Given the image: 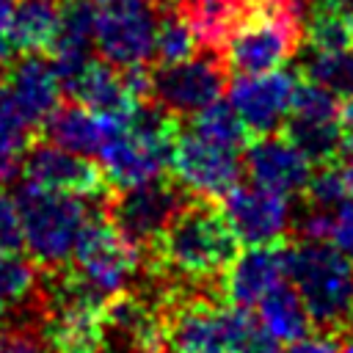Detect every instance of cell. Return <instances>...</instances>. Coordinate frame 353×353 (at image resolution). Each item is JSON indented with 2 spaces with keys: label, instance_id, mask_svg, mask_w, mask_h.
Wrapping results in <instances>:
<instances>
[{
  "label": "cell",
  "instance_id": "6da1fadb",
  "mask_svg": "<svg viewBox=\"0 0 353 353\" xmlns=\"http://www.w3.org/2000/svg\"><path fill=\"white\" fill-rule=\"evenodd\" d=\"M176 135V119L152 99H141L127 116H105L97 152L105 182L121 190L157 179L171 165Z\"/></svg>",
  "mask_w": 353,
  "mask_h": 353
},
{
  "label": "cell",
  "instance_id": "7a4b0ae2",
  "mask_svg": "<svg viewBox=\"0 0 353 353\" xmlns=\"http://www.w3.org/2000/svg\"><path fill=\"white\" fill-rule=\"evenodd\" d=\"M157 265L188 287L218 281L237 254V237L221 210L210 204H185L152 245Z\"/></svg>",
  "mask_w": 353,
  "mask_h": 353
},
{
  "label": "cell",
  "instance_id": "3957f363",
  "mask_svg": "<svg viewBox=\"0 0 353 353\" xmlns=\"http://www.w3.org/2000/svg\"><path fill=\"white\" fill-rule=\"evenodd\" d=\"M14 201L19 212L22 248L30 259L47 270L66 268L85 229L97 218L94 199L25 182L14 193Z\"/></svg>",
  "mask_w": 353,
  "mask_h": 353
},
{
  "label": "cell",
  "instance_id": "277c9868",
  "mask_svg": "<svg viewBox=\"0 0 353 353\" xmlns=\"http://www.w3.org/2000/svg\"><path fill=\"white\" fill-rule=\"evenodd\" d=\"M287 281L298 290L312 323L325 331L353 323V259L328 240H306L287 248Z\"/></svg>",
  "mask_w": 353,
  "mask_h": 353
},
{
  "label": "cell",
  "instance_id": "5b68a950",
  "mask_svg": "<svg viewBox=\"0 0 353 353\" xmlns=\"http://www.w3.org/2000/svg\"><path fill=\"white\" fill-rule=\"evenodd\" d=\"M141 248L130 243L110 221L94 218L85 229L66 276L72 284L99 306H108L113 298L124 295L138 276Z\"/></svg>",
  "mask_w": 353,
  "mask_h": 353
},
{
  "label": "cell",
  "instance_id": "8992f818",
  "mask_svg": "<svg viewBox=\"0 0 353 353\" xmlns=\"http://www.w3.org/2000/svg\"><path fill=\"white\" fill-rule=\"evenodd\" d=\"M251 323L248 309L188 295L163 314L160 353H234Z\"/></svg>",
  "mask_w": 353,
  "mask_h": 353
},
{
  "label": "cell",
  "instance_id": "52a82bcc",
  "mask_svg": "<svg viewBox=\"0 0 353 353\" xmlns=\"http://www.w3.org/2000/svg\"><path fill=\"white\" fill-rule=\"evenodd\" d=\"M160 14L157 0H94V47L119 69L146 66Z\"/></svg>",
  "mask_w": 353,
  "mask_h": 353
},
{
  "label": "cell",
  "instance_id": "ba28073f",
  "mask_svg": "<svg viewBox=\"0 0 353 353\" xmlns=\"http://www.w3.org/2000/svg\"><path fill=\"white\" fill-rule=\"evenodd\" d=\"M281 130L314 165L334 163L342 154L347 135L345 105L328 88L303 80L295 88L292 110Z\"/></svg>",
  "mask_w": 353,
  "mask_h": 353
},
{
  "label": "cell",
  "instance_id": "9c48e42d",
  "mask_svg": "<svg viewBox=\"0 0 353 353\" xmlns=\"http://www.w3.org/2000/svg\"><path fill=\"white\" fill-rule=\"evenodd\" d=\"M301 39L303 22L248 8L245 19L226 39L218 55L223 58L226 69H234L237 74H256L281 69L298 52Z\"/></svg>",
  "mask_w": 353,
  "mask_h": 353
},
{
  "label": "cell",
  "instance_id": "30bf717a",
  "mask_svg": "<svg viewBox=\"0 0 353 353\" xmlns=\"http://www.w3.org/2000/svg\"><path fill=\"white\" fill-rule=\"evenodd\" d=\"M226 88V63L218 52L190 55L176 63H157L152 72L149 99L168 110L174 119L196 116L207 105L218 102Z\"/></svg>",
  "mask_w": 353,
  "mask_h": 353
},
{
  "label": "cell",
  "instance_id": "8fae6325",
  "mask_svg": "<svg viewBox=\"0 0 353 353\" xmlns=\"http://www.w3.org/2000/svg\"><path fill=\"white\" fill-rule=\"evenodd\" d=\"M188 204V190L174 179H149L141 185L121 188V193L110 201L108 215L110 223L138 248H152L168 223Z\"/></svg>",
  "mask_w": 353,
  "mask_h": 353
},
{
  "label": "cell",
  "instance_id": "7c38bea8",
  "mask_svg": "<svg viewBox=\"0 0 353 353\" xmlns=\"http://www.w3.org/2000/svg\"><path fill=\"white\" fill-rule=\"evenodd\" d=\"M174 179L196 199H221L240 182L243 154L234 146L207 141L190 130L176 135L171 152Z\"/></svg>",
  "mask_w": 353,
  "mask_h": 353
},
{
  "label": "cell",
  "instance_id": "4fadbf2b",
  "mask_svg": "<svg viewBox=\"0 0 353 353\" xmlns=\"http://www.w3.org/2000/svg\"><path fill=\"white\" fill-rule=\"evenodd\" d=\"M221 215L243 245L279 243L292 226L290 196L262 188L256 182L234 185L221 196Z\"/></svg>",
  "mask_w": 353,
  "mask_h": 353
},
{
  "label": "cell",
  "instance_id": "5bb4252c",
  "mask_svg": "<svg viewBox=\"0 0 353 353\" xmlns=\"http://www.w3.org/2000/svg\"><path fill=\"white\" fill-rule=\"evenodd\" d=\"M298 77L284 69L237 74L229 83V105L251 135L279 132L292 110Z\"/></svg>",
  "mask_w": 353,
  "mask_h": 353
},
{
  "label": "cell",
  "instance_id": "9a60e30c",
  "mask_svg": "<svg viewBox=\"0 0 353 353\" xmlns=\"http://www.w3.org/2000/svg\"><path fill=\"white\" fill-rule=\"evenodd\" d=\"M243 171L251 182L270 188L284 196L306 193V185L314 174V163L287 138V135H256L245 143L243 152Z\"/></svg>",
  "mask_w": 353,
  "mask_h": 353
},
{
  "label": "cell",
  "instance_id": "2e32d148",
  "mask_svg": "<svg viewBox=\"0 0 353 353\" xmlns=\"http://www.w3.org/2000/svg\"><path fill=\"white\" fill-rule=\"evenodd\" d=\"M22 176H25V182L39 185V188L77 193V196H88V199L102 196V188H105L102 168H97L88 157L74 154L52 141L36 143L25 152Z\"/></svg>",
  "mask_w": 353,
  "mask_h": 353
},
{
  "label": "cell",
  "instance_id": "e0dca14e",
  "mask_svg": "<svg viewBox=\"0 0 353 353\" xmlns=\"http://www.w3.org/2000/svg\"><path fill=\"white\" fill-rule=\"evenodd\" d=\"M221 281L229 303L254 309L273 287L287 281V248L276 243L245 245V251L234 254V259L226 265Z\"/></svg>",
  "mask_w": 353,
  "mask_h": 353
},
{
  "label": "cell",
  "instance_id": "ac0fdd59",
  "mask_svg": "<svg viewBox=\"0 0 353 353\" xmlns=\"http://www.w3.org/2000/svg\"><path fill=\"white\" fill-rule=\"evenodd\" d=\"M6 85L36 127L44 124V119L58 108L63 91L52 61L39 52H25V58L14 61L6 72Z\"/></svg>",
  "mask_w": 353,
  "mask_h": 353
},
{
  "label": "cell",
  "instance_id": "d6986e66",
  "mask_svg": "<svg viewBox=\"0 0 353 353\" xmlns=\"http://www.w3.org/2000/svg\"><path fill=\"white\" fill-rule=\"evenodd\" d=\"M77 102L91 108L99 116H127L141 99L132 94L124 69L108 61H88L66 85Z\"/></svg>",
  "mask_w": 353,
  "mask_h": 353
},
{
  "label": "cell",
  "instance_id": "ffe728a7",
  "mask_svg": "<svg viewBox=\"0 0 353 353\" xmlns=\"http://www.w3.org/2000/svg\"><path fill=\"white\" fill-rule=\"evenodd\" d=\"M44 135L47 141L83 154V157H97L102 135H105V116L94 113L83 102H69L58 105L47 119H44Z\"/></svg>",
  "mask_w": 353,
  "mask_h": 353
},
{
  "label": "cell",
  "instance_id": "44dd1931",
  "mask_svg": "<svg viewBox=\"0 0 353 353\" xmlns=\"http://www.w3.org/2000/svg\"><path fill=\"white\" fill-rule=\"evenodd\" d=\"M182 19L199 39V47L221 52L226 39L248 14V0H179Z\"/></svg>",
  "mask_w": 353,
  "mask_h": 353
},
{
  "label": "cell",
  "instance_id": "7402d4cb",
  "mask_svg": "<svg viewBox=\"0 0 353 353\" xmlns=\"http://www.w3.org/2000/svg\"><path fill=\"white\" fill-rule=\"evenodd\" d=\"M33 130L36 124L17 105L8 85L0 83V188L22 174V160L30 149Z\"/></svg>",
  "mask_w": 353,
  "mask_h": 353
},
{
  "label": "cell",
  "instance_id": "603a6c76",
  "mask_svg": "<svg viewBox=\"0 0 353 353\" xmlns=\"http://www.w3.org/2000/svg\"><path fill=\"white\" fill-rule=\"evenodd\" d=\"M256 320L279 342H292V339L309 334V325H312V317H309L298 290L290 281H281L256 303Z\"/></svg>",
  "mask_w": 353,
  "mask_h": 353
},
{
  "label": "cell",
  "instance_id": "cb8c5ba5",
  "mask_svg": "<svg viewBox=\"0 0 353 353\" xmlns=\"http://www.w3.org/2000/svg\"><path fill=\"white\" fill-rule=\"evenodd\" d=\"M61 19V0H17L8 36L19 52H47Z\"/></svg>",
  "mask_w": 353,
  "mask_h": 353
},
{
  "label": "cell",
  "instance_id": "d4e9b609",
  "mask_svg": "<svg viewBox=\"0 0 353 353\" xmlns=\"http://www.w3.org/2000/svg\"><path fill=\"white\" fill-rule=\"evenodd\" d=\"M39 292L36 262L25 259L19 251L0 248V323L19 317Z\"/></svg>",
  "mask_w": 353,
  "mask_h": 353
},
{
  "label": "cell",
  "instance_id": "484cf974",
  "mask_svg": "<svg viewBox=\"0 0 353 353\" xmlns=\"http://www.w3.org/2000/svg\"><path fill=\"white\" fill-rule=\"evenodd\" d=\"M301 72L306 80L328 88L342 102H353V44L350 47H309L301 58Z\"/></svg>",
  "mask_w": 353,
  "mask_h": 353
},
{
  "label": "cell",
  "instance_id": "4316f807",
  "mask_svg": "<svg viewBox=\"0 0 353 353\" xmlns=\"http://www.w3.org/2000/svg\"><path fill=\"white\" fill-rule=\"evenodd\" d=\"M190 132L207 138V141H215V143H223V146H234V149H243L245 146V138H248V130L243 127L240 116L232 110V105L226 102H212L207 105L204 110H199L196 116H190Z\"/></svg>",
  "mask_w": 353,
  "mask_h": 353
},
{
  "label": "cell",
  "instance_id": "83f0119b",
  "mask_svg": "<svg viewBox=\"0 0 353 353\" xmlns=\"http://www.w3.org/2000/svg\"><path fill=\"white\" fill-rule=\"evenodd\" d=\"M199 52V39L190 25L182 19L179 11H163L154 36V61L157 63H176Z\"/></svg>",
  "mask_w": 353,
  "mask_h": 353
},
{
  "label": "cell",
  "instance_id": "f1b7e54d",
  "mask_svg": "<svg viewBox=\"0 0 353 353\" xmlns=\"http://www.w3.org/2000/svg\"><path fill=\"white\" fill-rule=\"evenodd\" d=\"M350 193V185H347V176L342 171V165L336 163H325L317 174H312L309 185H306V196H309V204L312 207H336L345 196Z\"/></svg>",
  "mask_w": 353,
  "mask_h": 353
},
{
  "label": "cell",
  "instance_id": "f546056e",
  "mask_svg": "<svg viewBox=\"0 0 353 353\" xmlns=\"http://www.w3.org/2000/svg\"><path fill=\"white\" fill-rule=\"evenodd\" d=\"M0 353H55L44 331H36L25 323L6 325L0 323Z\"/></svg>",
  "mask_w": 353,
  "mask_h": 353
},
{
  "label": "cell",
  "instance_id": "4dcf8cb0",
  "mask_svg": "<svg viewBox=\"0 0 353 353\" xmlns=\"http://www.w3.org/2000/svg\"><path fill=\"white\" fill-rule=\"evenodd\" d=\"M328 243H334L342 254H347L353 259V190L336 204L331 207V232H328Z\"/></svg>",
  "mask_w": 353,
  "mask_h": 353
},
{
  "label": "cell",
  "instance_id": "1f68e13d",
  "mask_svg": "<svg viewBox=\"0 0 353 353\" xmlns=\"http://www.w3.org/2000/svg\"><path fill=\"white\" fill-rule=\"evenodd\" d=\"M0 248L3 251H19L22 248L17 201H14V196H6L3 188H0Z\"/></svg>",
  "mask_w": 353,
  "mask_h": 353
},
{
  "label": "cell",
  "instance_id": "d6a6232c",
  "mask_svg": "<svg viewBox=\"0 0 353 353\" xmlns=\"http://www.w3.org/2000/svg\"><path fill=\"white\" fill-rule=\"evenodd\" d=\"M279 345H281V342H279L276 336H270V334L259 325V320H254L234 353H281Z\"/></svg>",
  "mask_w": 353,
  "mask_h": 353
},
{
  "label": "cell",
  "instance_id": "836d02e7",
  "mask_svg": "<svg viewBox=\"0 0 353 353\" xmlns=\"http://www.w3.org/2000/svg\"><path fill=\"white\" fill-rule=\"evenodd\" d=\"M281 353H339V342L331 334H303L287 342Z\"/></svg>",
  "mask_w": 353,
  "mask_h": 353
},
{
  "label": "cell",
  "instance_id": "e575fe53",
  "mask_svg": "<svg viewBox=\"0 0 353 353\" xmlns=\"http://www.w3.org/2000/svg\"><path fill=\"white\" fill-rule=\"evenodd\" d=\"M17 52H19V50L14 47L8 30H0V72H8V66L14 63V55H17Z\"/></svg>",
  "mask_w": 353,
  "mask_h": 353
},
{
  "label": "cell",
  "instance_id": "d590c367",
  "mask_svg": "<svg viewBox=\"0 0 353 353\" xmlns=\"http://www.w3.org/2000/svg\"><path fill=\"white\" fill-rule=\"evenodd\" d=\"M328 6L342 17V22L353 30V0H328Z\"/></svg>",
  "mask_w": 353,
  "mask_h": 353
},
{
  "label": "cell",
  "instance_id": "8d00e7d4",
  "mask_svg": "<svg viewBox=\"0 0 353 353\" xmlns=\"http://www.w3.org/2000/svg\"><path fill=\"white\" fill-rule=\"evenodd\" d=\"M14 8H17V0H0V30H8Z\"/></svg>",
  "mask_w": 353,
  "mask_h": 353
},
{
  "label": "cell",
  "instance_id": "74e56055",
  "mask_svg": "<svg viewBox=\"0 0 353 353\" xmlns=\"http://www.w3.org/2000/svg\"><path fill=\"white\" fill-rule=\"evenodd\" d=\"M339 353H353V323L347 325V334L339 342Z\"/></svg>",
  "mask_w": 353,
  "mask_h": 353
},
{
  "label": "cell",
  "instance_id": "f35d334b",
  "mask_svg": "<svg viewBox=\"0 0 353 353\" xmlns=\"http://www.w3.org/2000/svg\"><path fill=\"white\" fill-rule=\"evenodd\" d=\"M345 121H347V135H353V102H350V108L345 110Z\"/></svg>",
  "mask_w": 353,
  "mask_h": 353
},
{
  "label": "cell",
  "instance_id": "ab89813d",
  "mask_svg": "<svg viewBox=\"0 0 353 353\" xmlns=\"http://www.w3.org/2000/svg\"><path fill=\"white\" fill-rule=\"evenodd\" d=\"M165 3H179V0H165Z\"/></svg>",
  "mask_w": 353,
  "mask_h": 353
}]
</instances>
